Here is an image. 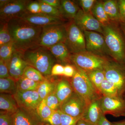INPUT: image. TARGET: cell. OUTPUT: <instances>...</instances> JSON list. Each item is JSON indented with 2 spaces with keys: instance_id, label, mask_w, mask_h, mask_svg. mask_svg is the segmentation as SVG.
Here are the masks:
<instances>
[{
  "instance_id": "37",
  "label": "cell",
  "mask_w": 125,
  "mask_h": 125,
  "mask_svg": "<svg viewBox=\"0 0 125 125\" xmlns=\"http://www.w3.org/2000/svg\"><path fill=\"white\" fill-rule=\"evenodd\" d=\"M61 125H76L78 121L80 119L70 116L61 111Z\"/></svg>"
},
{
  "instance_id": "30",
  "label": "cell",
  "mask_w": 125,
  "mask_h": 125,
  "mask_svg": "<svg viewBox=\"0 0 125 125\" xmlns=\"http://www.w3.org/2000/svg\"><path fill=\"white\" fill-rule=\"evenodd\" d=\"M22 76L38 83H41L47 79L40 72L29 65L25 69Z\"/></svg>"
},
{
  "instance_id": "12",
  "label": "cell",
  "mask_w": 125,
  "mask_h": 125,
  "mask_svg": "<svg viewBox=\"0 0 125 125\" xmlns=\"http://www.w3.org/2000/svg\"><path fill=\"white\" fill-rule=\"evenodd\" d=\"M31 1L11 0L7 5L0 8V21L8 22L11 20L19 18L28 11L27 6Z\"/></svg>"
},
{
  "instance_id": "39",
  "label": "cell",
  "mask_w": 125,
  "mask_h": 125,
  "mask_svg": "<svg viewBox=\"0 0 125 125\" xmlns=\"http://www.w3.org/2000/svg\"><path fill=\"white\" fill-rule=\"evenodd\" d=\"M13 115L0 112V125H14Z\"/></svg>"
},
{
  "instance_id": "11",
  "label": "cell",
  "mask_w": 125,
  "mask_h": 125,
  "mask_svg": "<svg viewBox=\"0 0 125 125\" xmlns=\"http://www.w3.org/2000/svg\"><path fill=\"white\" fill-rule=\"evenodd\" d=\"M99 102L104 115L110 114L115 117L125 116V99L123 97L102 96Z\"/></svg>"
},
{
  "instance_id": "23",
  "label": "cell",
  "mask_w": 125,
  "mask_h": 125,
  "mask_svg": "<svg viewBox=\"0 0 125 125\" xmlns=\"http://www.w3.org/2000/svg\"><path fill=\"white\" fill-rule=\"evenodd\" d=\"M103 5L111 21L118 23L122 22L117 0H107L103 1Z\"/></svg>"
},
{
  "instance_id": "3",
  "label": "cell",
  "mask_w": 125,
  "mask_h": 125,
  "mask_svg": "<svg viewBox=\"0 0 125 125\" xmlns=\"http://www.w3.org/2000/svg\"><path fill=\"white\" fill-rule=\"evenodd\" d=\"M23 57L28 65L40 72L44 77H51L52 66L57 62L55 58L47 48L36 46L22 53Z\"/></svg>"
},
{
  "instance_id": "10",
  "label": "cell",
  "mask_w": 125,
  "mask_h": 125,
  "mask_svg": "<svg viewBox=\"0 0 125 125\" xmlns=\"http://www.w3.org/2000/svg\"><path fill=\"white\" fill-rule=\"evenodd\" d=\"M88 106L85 100L74 91L71 96L61 105L60 110L70 116L81 119Z\"/></svg>"
},
{
  "instance_id": "7",
  "label": "cell",
  "mask_w": 125,
  "mask_h": 125,
  "mask_svg": "<svg viewBox=\"0 0 125 125\" xmlns=\"http://www.w3.org/2000/svg\"><path fill=\"white\" fill-rule=\"evenodd\" d=\"M66 25L67 34L64 43L71 54L87 51L83 32L77 26L73 20Z\"/></svg>"
},
{
  "instance_id": "5",
  "label": "cell",
  "mask_w": 125,
  "mask_h": 125,
  "mask_svg": "<svg viewBox=\"0 0 125 125\" xmlns=\"http://www.w3.org/2000/svg\"><path fill=\"white\" fill-rule=\"evenodd\" d=\"M72 63L86 72L96 70H103L109 59L86 51L71 54Z\"/></svg>"
},
{
  "instance_id": "29",
  "label": "cell",
  "mask_w": 125,
  "mask_h": 125,
  "mask_svg": "<svg viewBox=\"0 0 125 125\" xmlns=\"http://www.w3.org/2000/svg\"><path fill=\"white\" fill-rule=\"evenodd\" d=\"M86 72L90 80L99 92L101 84L106 79L103 70H96Z\"/></svg>"
},
{
  "instance_id": "24",
  "label": "cell",
  "mask_w": 125,
  "mask_h": 125,
  "mask_svg": "<svg viewBox=\"0 0 125 125\" xmlns=\"http://www.w3.org/2000/svg\"><path fill=\"white\" fill-rule=\"evenodd\" d=\"M49 78H47L40 83L37 90L42 100L45 99L49 94L54 93L55 91L56 80H53Z\"/></svg>"
},
{
  "instance_id": "40",
  "label": "cell",
  "mask_w": 125,
  "mask_h": 125,
  "mask_svg": "<svg viewBox=\"0 0 125 125\" xmlns=\"http://www.w3.org/2000/svg\"><path fill=\"white\" fill-rule=\"evenodd\" d=\"M28 12L32 14H38L41 13V6L38 1H31L27 7Z\"/></svg>"
},
{
  "instance_id": "14",
  "label": "cell",
  "mask_w": 125,
  "mask_h": 125,
  "mask_svg": "<svg viewBox=\"0 0 125 125\" xmlns=\"http://www.w3.org/2000/svg\"><path fill=\"white\" fill-rule=\"evenodd\" d=\"M14 96L19 108L28 110L37 111L38 105L42 101L37 90L17 91Z\"/></svg>"
},
{
  "instance_id": "36",
  "label": "cell",
  "mask_w": 125,
  "mask_h": 125,
  "mask_svg": "<svg viewBox=\"0 0 125 125\" xmlns=\"http://www.w3.org/2000/svg\"><path fill=\"white\" fill-rule=\"evenodd\" d=\"M83 11L85 13H92L93 7L97 2L96 0H80L78 1Z\"/></svg>"
},
{
  "instance_id": "4",
  "label": "cell",
  "mask_w": 125,
  "mask_h": 125,
  "mask_svg": "<svg viewBox=\"0 0 125 125\" xmlns=\"http://www.w3.org/2000/svg\"><path fill=\"white\" fill-rule=\"evenodd\" d=\"M72 65L75 71L70 82L74 91L85 100L88 105L99 100L102 95L90 80L86 72L76 65Z\"/></svg>"
},
{
  "instance_id": "15",
  "label": "cell",
  "mask_w": 125,
  "mask_h": 125,
  "mask_svg": "<svg viewBox=\"0 0 125 125\" xmlns=\"http://www.w3.org/2000/svg\"><path fill=\"white\" fill-rule=\"evenodd\" d=\"M30 24L43 27L52 25L64 23L65 20L42 13L32 14L27 11L19 18Z\"/></svg>"
},
{
  "instance_id": "27",
  "label": "cell",
  "mask_w": 125,
  "mask_h": 125,
  "mask_svg": "<svg viewBox=\"0 0 125 125\" xmlns=\"http://www.w3.org/2000/svg\"><path fill=\"white\" fill-rule=\"evenodd\" d=\"M17 92L16 81L13 78L10 77L0 79V93L14 95Z\"/></svg>"
},
{
  "instance_id": "41",
  "label": "cell",
  "mask_w": 125,
  "mask_h": 125,
  "mask_svg": "<svg viewBox=\"0 0 125 125\" xmlns=\"http://www.w3.org/2000/svg\"><path fill=\"white\" fill-rule=\"evenodd\" d=\"M10 77L8 64L2 60H0V79Z\"/></svg>"
},
{
  "instance_id": "21",
  "label": "cell",
  "mask_w": 125,
  "mask_h": 125,
  "mask_svg": "<svg viewBox=\"0 0 125 125\" xmlns=\"http://www.w3.org/2000/svg\"><path fill=\"white\" fill-rule=\"evenodd\" d=\"M19 108V106L14 95L9 94L0 93V111L13 115L18 111Z\"/></svg>"
},
{
  "instance_id": "43",
  "label": "cell",
  "mask_w": 125,
  "mask_h": 125,
  "mask_svg": "<svg viewBox=\"0 0 125 125\" xmlns=\"http://www.w3.org/2000/svg\"><path fill=\"white\" fill-rule=\"evenodd\" d=\"M75 69L73 65L67 64L64 66L63 76L68 78H72L74 74Z\"/></svg>"
},
{
  "instance_id": "46",
  "label": "cell",
  "mask_w": 125,
  "mask_h": 125,
  "mask_svg": "<svg viewBox=\"0 0 125 125\" xmlns=\"http://www.w3.org/2000/svg\"><path fill=\"white\" fill-rule=\"evenodd\" d=\"M98 125H112L111 122H110L107 118H106L105 115L103 114L99 121Z\"/></svg>"
},
{
  "instance_id": "48",
  "label": "cell",
  "mask_w": 125,
  "mask_h": 125,
  "mask_svg": "<svg viewBox=\"0 0 125 125\" xmlns=\"http://www.w3.org/2000/svg\"><path fill=\"white\" fill-rule=\"evenodd\" d=\"M11 0H0V8H2L10 2Z\"/></svg>"
},
{
  "instance_id": "19",
  "label": "cell",
  "mask_w": 125,
  "mask_h": 125,
  "mask_svg": "<svg viewBox=\"0 0 125 125\" xmlns=\"http://www.w3.org/2000/svg\"><path fill=\"white\" fill-rule=\"evenodd\" d=\"M59 64L65 65L72 63L71 53L64 43H60L48 48Z\"/></svg>"
},
{
  "instance_id": "17",
  "label": "cell",
  "mask_w": 125,
  "mask_h": 125,
  "mask_svg": "<svg viewBox=\"0 0 125 125\" xmlns=\"http://www.w3.org/2000/svg\"><path fill=\"white\" fill-rule=\"evenodd\" d=\"M8 64L10 76L16 81L23 76L25 69L28 65L23 58L22 53L16 49Z\"/></svg>"
},
{
  "instance_id": "18",
  "label": "cell",
  "mask_w": 125,
  "mask_h": 125,
  "mask_svg": "<svg viewBox=\"0 0 125 125\" xmlns=\"http://www.w3.org/2000/svg\"><path fill=\"white\" fill-rule=\"evenodd\" d=\"M74 92L70 81L65 78H61L56 80L54 93L60 101L61 105Z\"/></svg>"
},
{
  "instance_id": "50",
  "label": "cell",
  "mask_w": 125,
  "mask_h": 125,
  "mask_svg": "<svg viewBox=\"0 0 125 125\" xmlns=\"http://www.w3.org/2000/svg\"><path fill=\"white\" fill-rule=\"evenodd\" d=\"M120 23V25L121 29L122 30L125 38V22H121L120 23Z\"/></svg>"
},
{
  "instance_id": "35",
  "label": "cell",
  "mask_w": 125,
  "mask_h": 125,
  "mask_svg": "<svg viewBox=\"0 0 125 125\" xmlns=\"http://www.w3.org/2000/svg\"><path fill=\"white\" fill-rule=\"evenodd\" d=\"M45 100L47 105L52 110H60L61 104L54 93L48 95L45 98Z\"/></svg>"
},
{
  "instance_id": "26",
  "label": "cell",
  "mask_w": 125,
  "mask_h": 125,
  "mask_svg": "<svg viewBox=\"0 0 125 125\" xmlns=\"http://www.w3.org/2000/svg\"><path fill=\"white\" fill-rule=\"evenodd\" d=\"M40 83L22 76L16 81L17 91L25 92L37 90Z\"/></svg>"
},
{
  "instance_id": "28",
  "label": "cell",
  "mask_w": 125,
  "mask_h": 125,
  "mask_svg": "<svg viewBox=\"0 0 125 125\" xmlns=\"http://www.w3.org/2000/svg\"><path fill=\"white\" fill-rule=\"evenodd\" d=\"M99 92L102 96L109 97H120L116 86L106 79L104 80L101 84Z\"/></svg>"
},
{
  "instance_id": "22",
  "label": "cell",
  "mask_w": 125,
  "mask_h": 125,
  "mask_svg": "<svg viewBox=\"0 0 125 125\" xmlns=\"http://www.w3.org/2000/svg\"><path fill=\"white\" fill-rule=\"evenodd\" d=\"M80 9L78 5L74 1L62 0H61L59 10L64 19L71 20L74 19Z\"/></svg>"
},
{
  "instance_id": "32",
  "label": "cell",
  "mask_w": 125,
  "mask_h": 125,
  "mask_svg": "<svg viewBox=\"0 0 125 125\" xmlns=\"http://www.w3.org/2000/svg\"><path fill=\"white\" fill-rule=\"evenodd\" d=\"M54 111L47 105L45 99L41 101L37 109L39 116L44 123H46Z\"/></svg>"
},
{
  "instance_id": "47",
  "label": "cell",
  "mask_w": 125,
  "mask_h": 125,
  "mask_svg": "<svg viewBox=\"0 0 125 125\" xmlns=\"http://www.w3.org/2000/svg\"><path fill=\"white\" fill-rule=\"evenodd\" d=\"M76 125H95L89 123L87 121L84 120L83 119H80L78 121Z\"/></svg>"
},
{
  "instance_id": "16",
  "label": "cell",
  "mask_w": 125,
  "mask_h": 125,
  "mask_svg": "<svg viewBox=\"0 0 125 125\" xmlns=\"http://www.w3.org/2000/svg\"><path fill=\"white\" fill-rule=\"evenodd\" d=\"M14 125H44L37 111L19 108L13 115Z\"/></svg>"
},
{
  "instance_id": "1",
  "label": "cell",
  "mask_w": 125,
  "mask_h": 125,
  "mask_svg": "<svg viewBox=\"0 0 125 125\" xmlns=\"http://www.w3.org/2000/svg\"><path fill=\"white\" fill-rule=\"evenodd\" d=\"M8 23L16 51L23 53L28 49L38 46L42 27L30 24L19 18L11 20Z\"/></svg>"
},
{
  "instance_id": "51",
  "label": "cell",
  "mask_w": 125,
  "mask_h": 125,
  "mask_svg": "<svg viewBox=\"0 0 125 125\" xmlns=\"http://www.w3.org/2000/svg\"><path fill=\"white\" fill-rule=\"evenodd\" d=\"M124 95H125V94H124Z\"/></svg>"
},
{
  "instance_id": "45",
  "label": "cell",
  "mask_w": 125,
  "mask_h": 125,
  "mask_svg": "<svg viewBox=\"0 0 125 125\" xmlns=\"http://www.w3.org/2000/svg\"><path fill=\"white\" fill-rule=\"evenodd\" d=\"M40 1L60 10L61 7V0H40Z\"/></svg>"
},
{
  "instance_id": "13",
  "label": "cell",
  "mask_w": 125,
  "mask_h": 125,
  "mask_svg": "<svg viewBox=\"0 0 125 125\" xmlns=\"http://www.w3.org/2000/svg\"><path fill=\"white\" fill-rule=\"evenodd\" d=\"M73 20L83 32L94 31L102 34V25L92 13H84L80 9Z\"/></svg>"
},
{
  "instance_id": "38",
  "label": "cell",
  "mask_w": 125,
  "mask_h": 125,
  "mask_svg": "<svg viewBox=\"0 0 125 125\" xmlns=\"http://www.w3.org/2000/svg\"><path fill=\"white\" fill-rule=\"evenodd\" d=\"M46 123L50 125H61V114L60 110L54 111Z\"/></svg>"
},
{
  "instance_id": "34",
  "label": "cell",
  "mask_w": 125,
  "mask_h": 125,
  "mask_svg": "<svg viewBox=\"0 0 125 125\" xmlns=\"http://www.w3.org/2000/svg\"><path fill=\"white\" fill-rule=\"evenodd\" d=\"M38 1L40 2L41 6V13L49 16L64 19L62 17L60 11L58 9L40 1V0Z\"/></svg>"
},
{
  "instance_id": "44",
  "label": "cell",
  "mask_w": 125,
  "mask_h": 125,
  "mask_svg": "<svg viewBox=\"0 0 125 125\" xmlns=\"http://www.w3.org/2000/svg\"><path fill=\"white\" fill-rule=\"evenodd\" d=\"M117 2L122 22H125V0H119Z\"/></svg>"
},
{
  "instance_id": "25",
  "label": "cell",
  "mask_w": 125,
  "mask_h": 125,
  "mask_svg": "<svg viewBox=\"0 0 125 125\" xmlns=\"http://www.w3.org/2000/svg\"><path fill=\"white\" fill-rule=\"evenodd\" d=\"M92 13L102 25L108 24L111 21L104 10L103 1H97L92 9Z\"/></svg>"
},
{
  "instance_id": "2",
  "label": "cell",
  "mask_w": 125,
  "mask_h": 125,
  "mask_svg": "<svg viewBox=\"0 0 125 125\" xmlns=\"http://www.w3.org/2000/svg\"><path fill=\"white\" fill-rule=\"evenodd\" d=\"M118 23L111 21L108 24L102 25V34L111 57L115 61L125 64V38Z\"/></svg>"
},
{
  "instance_id": "31",
  "label": "cell",
  "mask_w": 125,
  "mask_h": 125,
  "mask_svg": "<svg viewBox=\"0 0 125 125\" xmlns=\"http://www.w3.org/2000/svg\"><path fill=\"white\" fill-rule=\"evenodd\" d=\"M15 50L13 42L0 47V60L8 64Z\"/></svg>"
},
{
  "instance_id": "20",
  "label": "cell",
  "mask_w": 125,
  "mask_h": 125,
  "mask_svg": "<svg viewBox=\"0 0 125 125\" xmlns=\"http://www.w3.org/2000/svg\"><path fill=\"white\" fill-rule=\"evenodd\" d=\"M103 114L99 99L93 101L88 105L81 119L93 125H98Z\"/></svg>"
},
{
  "instance_id": "9",
  "label": "cell",
  "mask_w": 125,
  "mask_h": 125,
  "mask_svg": "<svg viewBox=\"0 0 125 125\" xmlns=\"http://www.w3.org/2000/svg\"><path fill=\"white\" fill-rule=\"evenodd\" d=\"M83 32L87 51L105 58L111 57L105 39L102 34L94 31H84Z\"/></svg>"
},
{
  "instance_id": "6",
  "label": "cell",
  "mask_w": 125,
  "mask_h": 125,
  "mask_svg": "<svg viewBox=\"0 0 125 125\" xmlns=\"http://www.w3.org/2000/svg\"><path fill=\"white\" fill-rule=\"evenodd\" d=\"M66 34L65 23L42 27L38 46L49 48L58 43H64Z\"/></svg>"
},
{
  "instance_id": "33",
  "label": "cell",
  "mask_w": 125,
  "mask_h": 125,
  "mask_svg": "<svg viewBox=\"0 0 125 125\" xmlns=\"http://www.w3.org/2000/svg\"><path fill=\"white\" fill-rule=\"evenodd\" d=\"M12 42L8 22L0 21V47Z\"/></svg>"
},
{
  "instance_id": "42",
  "label": "cell",
  "mask_w": 125,
  "mask_h": 125,
  "mask_svg": "<svg viewBox=\"0 0 125 125\" xmlns=\"http://www.w3.org/2000/svg\"><path fill=\"white\" fill-rule=\"evenodd\" d=\"M64 66L56 63L52 66L51 72V77L55 76H63Z\"/></svg>"
},
{
  "instance_id": "49",
  "label": "cell",
  "mask_w": 125,
  "mask_h": 125,
  "mask_svg": "<svg viewBox=\"0 0 125 125\" xmlns=\"http://www.w3.org/2000/svg\"><path fill=\"white\" fill-rule=\"evenodd\" d=\"M112 125H125V120L117 122H111Z\"/></svg>"
},
{
  "instance_id": "8",
  "label": "cell",
  "mask_w": 125,
  "mask_h": 125,
  "mask_svg": "<svg viewBox=\"0 0 125 125\" xmlns=\"http://www.w3.org/2000/svg\"><path fill=\"white\" fill-rule=\"evenodd\" d=\"M103 70L106 79L116 86L119 96L123 97L125 92V64L109 59Z\"/></svg>"
}]
</instances>
